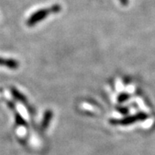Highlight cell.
<instances>
[{
    "mask_svg": "<svg viewBox=\"0 0 155 155\" xmlns=\"http://www.w3.org/2000/svg\"><path fill=\"white\" fill-rule=\"evenodd\" d=\"M61 10V6L58 4H55L51 6L50 8H44V9H40V10L35 11V13L31 14L28 19L27 25L28 27H33L36 24L43 21L47 18V16L51 15L52 14H58Z\"/></svg>",
    "mask_w": 155,
    "mask_h": 155,
    "instance_id": "cell-1",
    "label": "cell"
},
{
    "mask_svg": "<svg viewBox=\"0 0 155 155\" xmlns=\"http://www.w3.org/2000/svg\"><path fill=\"white\" fill-rule=\"evenodd\" d=\"M147 118V115L144 113H140V114L134 115V116L127 117L123 119H114V120H110V124H114V125H122L125 126L128 125V124H133L140 120H143Z\"/></svg>",
    "mask_w": 155,
    "mask_h": 155,
    "instance_id": "cell-2",
    "label": "cell"
},
{
    "mask_svg": "<svg viewBox=\"0 0 155 155\" xmlns=\"http://www.w3.org/2000/svg\"><path fill=\"white\" fill-rule=\"evenodd\" d=\"M10 91H11V94L12 95H13V97L15 98L16 100L18 101V102H21V104L26 106V107H27L29 114H34V110L31 108V106H29V105L28 104L27 98H26V97L21 92H20L18 89H16L15 87H12L11 88H10Z\"/></svg>",
    "mask_w": 155,
    "mask_h": 155,
    "instance_id": "cell-3",
    "label": "cell"
},
{
    "mask_svg": "<svg viewBox=\"0 0 155 155\" xmlns=\"http://www.w3.org/2000/svg\"><path fill=\"white\" fill-rule=\"evenodd\" d=\"M0 65L6 66L10 69H17L19 67V61H16L14 59L0 58Z\"/></svg>",
    "mask_w": 155,
    "mask_h": 155,
    "instance_id": "cell-4",
    "label": "cell"
},
{
    "mask_svg": "<svg viewBox=\"0 0 155 155\" xmlns=\"http://www.w3.org/2000/svg\"><path fill=\"white\" fill-rule=\"evenodd\" d=\"M53 118V112L51 110H46L43 115V120L41 122V128L43 130H45L48 128L50 123H51V120Z\"/></svg>",
    "mask_w": 155,
    "mask_h": 155,
    "instance_id": "cell-5",
    "label": "cell"
},
{
    "mask_svg": "<svg viewBox=\"0 0 155 155\" xmlns=\"http://www.w3.org/2000/svg\"><path fill=\"white\" fill-rule=\"evenodd\" d=\"M14 114H15V121H16V123H17V124H18V125H21V126L27 125V123H26V121L24 120L23 117H22L19 114H18V112H15Z\"/></svg>",
    "mask_w": 155,
    "mask_h": 155,
    "instance_id": "cell-6",
    "label": "cell"
},
{
    "mask_svg": "<svg viewBox=\"0 0 155 155\" xmlns=\"http://www.w3.org/2000/svg\"><path fill=\"white\" fill-rule=\"evenodd\" d=\"M129 98H130V95L128 94V93H121V94L118 96L117 101L118 102L122 103V102H126V101L128 100Z\"/></svg>",
    "mask_w": 155,
    "mask_h": 155,
    "instance_id": "cell-7",
    "label": "cell"
},
{
    "mask_svg": "<svg viewBox=\"0 0 155 155\" xmlns=\"http://www.w3.org/2000/svg\"><path fill=\"white\" fill-rule=\"evenodd\" d=\"M7 106H8V107L10 109V110H13V111H15V105H14L13 102H7Z\"/></svg>",
    "mask_w": 155,
    "mask_h": 155,
    "instance_id": "cell-8",
    "label": "cell"
},
{
    "mask_svg": "<svg viewBox=\"0 0 155 155\" xmlns=\"http://www.w3.org/2000/svg\"><path fill=\"white\" fill-rule=\"evenodd\" d=\"M119 111L120 112V114H128V110L127 108H124V107H121V108H119Z\"/></svg>",
    "mask_w": 155,
    "mask_h": 155,
    "instance_id": "cell-9",
    "label": "cell"
},
{
    "mask_svg": "<svg viewBox=\"0 0 155 155\" xmlns=\"http://www.w3.org/2000/svg\"><path fill=\"white\" fill-rule=\"evenodd\" d=\"M120 2L123 6H127V4L128 3V0H120Z\"/></svg>",
    "mask_w": 155,
    "mask_h": 155,
    "instance_id": "cell-10",
    "label": "cell"
}]
</instances>
